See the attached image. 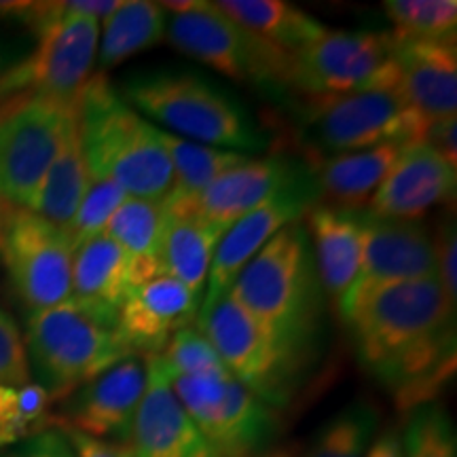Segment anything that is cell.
I'll use <instances>...</instances> for the list:
<instances>
[{"label":"cell","mask_w":457,"mask_h":457,"mask_svg":"<svg viewBox=\"0 0 457 457\" xmlns=\"http://www.w3.org/2000/svg\"><path fill=\"white\" fill-rule=\"evenodd\" d=\"M24 345L34 384L54 403L131 356L117 330L72 301L28 313Z\"/></svg>","instance_id":"cell-5"},{"label":"cell","mask_w":457,"mask_h":457,"mask_svg":"<svg viewBox=\"0 0 457 457\" xmlns=\"http://www.w3.org/2000/svg\"><path fill=\"white\" fill-rule=\"evenodd\" d=\"M129 195L123 191L117 182L111 179H91L87 193H85L81 205L71 225L72 248L77 250L89 239L98 237L104 233V228L114 214V210L121 205Z\"/></svg>","instance_id":"cell-36"},{"label":"cell","mask_w":457,"mask_h":457,"mask_svg":"<svg viewBox=\"0 0 457 457\" xmlns=\"http://www.w3.org/2000/svg\"><path fill=\"white\" fill-rule=\"evenodd\" d=\"M394 37L409 41H453L457 3L453 0H386Z\"/></svg>","instance_id":"cell-33"},{"label":"cell","mask_w":457,"mask_h":457,"mask_svg":"<svg viewBox=\"0 0 457 457\" xmlns=\"http://www.w3.org/2000/svg\"><path fill=\"white\" fill-rule=\"evenodd\" d=\"M163 145L168 148L171 171H174V182L162 202L163 214L168 216L193 214L197 199L202 197L205 188L227 170L248 159L242 153L197 145V142L179 138L170 131H163Z\"/></svg>","instance_id":"cell-26"},{"label":"cell","mask_w":457,"mask_h":457,"mask_svg":"<svg viewBox=\"0 0 457 457\" xmlns=\"http://www.w3.org/2000/svg\"><path fill=\"white\" fill-rule=\"evenodd\" d=\"M77 128L91 179H111L129 197L163 202L174 182L163 131L104 74H94L79 96Z\"/></svg>","instance_id":"cell-3"},{"label":"cell","mask_w":457,"mask_h":457,"mask_svg":"<svg viewBox=\"0 0 457 457\" xmlns=\"http://www.w3.org/2000/svg\"><path fill=\"white\" fill-rule=\"evenodd\" d=\"M228 296L301 356L318 360L327 296L303 220L284 227L244 267Z\"/></svg>","instance_id":"cell-2"},{"label":"cell","mask_w":457,"mask_h":457,"mask_svg":"<svg viewBox=\"0 0 457 457\" xmlns=\"http://www.w3.org/2000/svg\"><path fill=\"white\" fill-rule=\"evenodd\" d=\"M312 176L313 168L305 159L288 155L245 159L205 188L193 214L228 228L261 204L270 202L286 188L310 180Z\"/></svg>","instance_id":"cell-19"},{"label":"cell","mask_w":457,"mask_h":457,"mask_svg":"<svg viewBox=\"0 0 457 457\" xmlns=\"http://www.w3.org/2000/svg\"><path fill=\"white\" fill-rule=\"evenodd\" d=\"M303 222L310 233L324 296L337 312L362 265L369 214L364 210L318 204Z\"/></svg>","instance_id":"cell-21"},{"label":"cell","mask_w":457,"mask_h":457,"mask_svg":"<svg viewBox=\"0 0 457 457\" xmlns=\"http://www.w3.org/2000/svg\"><path fill=\"white\" fill-rule=\"evenodd\" d=\"M434 253H436V271L445 295L451 305H457V231L449 216L438 222L434 233Z\"/></svg>","instance_id":"cell-38"},{"label":"cell","mask_w":457,"mask_h":457,"mask_svg":"<svg viewBox=\"0 0 457 457\" xmlns=\"http://www.w3.org/2000/svg\"><path fill=\"white\" fill-rule=\"evenodd\" d=\"M367 457H403V436L396 426H387L384 432L375 434Z\"/></svg>","instance_id":"cell-42"},{"label":"cell","mask_w":457,"mask_h":457,"mask_svg":"<svg viewBox=\"0 0 457 457\" xmlns=\"http://www.w3.org/2000/svg\"><path fill=\"white\" fill-rule=\"evenodd\" d=\"M299 114L310 163L381 145H413L424 140L428 129L400 87L305 98Z\"/></svg>","instance_id":"cell-6"},{"label":"cell","mask_w":457,"mask_h":457,"mask_svg":"<svg viewBox=\"0 0 457 457\" xmlns=\"http://www.w3.org/2000/svg\"><path fill=\"white\" fill-rule=\"evenodd\" d=\"M162 202L128 197L114 210L104 236L123 250L134 270L136 286L159 276V242L163 231Z\"/></svg>","instance_id":"cell-30"},{"label":"cell","mask_w":457,"mask_h":457,"mask_svg":"<svg viewBox=\"0 0 457 457\" xmlns=\"http://www.w3.org/2000/svg\"><path fill=\"white\" fill-rule=\"evenodd\" d=\"M227 228L199 219L197 214H165L159 242V276L179 279L193 295L204 296L208 271Z\"/></svg>","instance_id":"cell-25"},{"label":"cell","mask_w":457,"mask_h":457,"mask_svg":"<svg viewBox=\"0 0 457 457\" xmlns=\"http://www.w3.org/2000/svg\"><path fill=\"white\" fill-rule=\"evenodd\" d=\"M146 360L148 384L128 447L134 457H219L170 386L162 358Z\"/></svg>","instance_id":"cell-20"},{"label":"cell","mask_w":457,"mask_h":457,"mask_svg":"<svg viewBox=\"0 0 457 457\" xmlns=\"http://www.w3.org/2000/svg\"><path fill=\"white\" fill-rule=\"evenodd\" d=\"M165 38L182 55L202 62L222 77L273 94L290 91L293 55L244 30L214 3L193 0L187 11L170 15Z\"/></svg>","instance_id":"cell-8"},{"label":"cell","mask_w":457,"mask_h":457,"mask_svg":"<svg viewBox=\"0 0 457 457\" xmlns=\"http://www.w3.org/2000/svg\"><path fill=\"white\" fill-rule=\"evenodd\" d=\"M457 121L455 117L443 119V121H434L428 125L424 140L426 145H430L434 151L441 153L451 165L457 168Z\"/></svg>","instance_id":"cell-41"},{"label":"cell","mask_w":457,"mask_h":457,"mask_svg":"<svg viewBox=\"0 0 457 457\" xmlns=\"http://www.w3.org/2000/svg\"><path fill=\"white\" fill-rule=\"evenodd\" d=\"M0 205H3V202H0Z\"/></svg>","instance_id":"cell-45"},{"label":"cell","mask_w":457,"mask_h":457,"mask_svg":"<svg viewBox=\"0 0 457 457\" xmlns=\"http://www.w3.org/2000/svg\"><path fill=\"white\" fill-rule=\"evenodd\" d=\"M0 457H77V453L64 432L57 426H49L47 430L34 434L28 441L3 451Z\"/></svg>","instance_id":"cell-39"},{"label":"cell","mask_w":457,"mask_h":457,"mask_svg":"<svg viewBox=\"0 0 457 457\" xmlns=\"http://www.w3.org/2000/svg\"><path fill=\"white\" fill-rule=\"evenodd\" d=\"M49 394L41 386H0V453L54 424Z\"/></svg>","instance_id":"cell-32"},{"label":"cell","mask_w":457,"mask_h":457,"mask_svg":"<svg viewBox=\"0 0 457 457\" xmlns=\"http://www.w3.org/2000/svg\"><path fill=\"white\" fill-rule=\"evenodd\" d=\"M24 335L17 327L15 318L0 305V386L30 384Z\"/></svg>","instance_id":"cell-37"},{"label":"cell","mask_w":457,"mask_h":457,"mask_svg":"<svg viewBox=\"0 0 457 457\" xmlns=\"http://www.w3.org/2000/svg\"><path fill=\"white\" fill-rule=\"evenodd\" d=\"M197 295L179 279L155 276L131 288L114 330L131 356H159L171 337L197 322Z\"/></svg>","instance_id":"cell-18"},{"label":"cell","mask_w":457,"mask_h":457,"mask_svg":"<svg viewBox=\"0 0 457 457\" xmlns=\"http://www.w3.org/2000/svg\"><path fill=\"white\" fill-rule=\"evenodd\" d=\"M148 384L146 360L129 356L62 400L54 424L111 443H129Z\"/></svg>","instance_id":"cell-16"},{"label":"cell","mask_w":457,"mask_h":457,"mask_svg":"<svg viewBox=\"0 0 457 457\" xmlns=\"http://www.w3.org/2000/svg\"><path fill=\"white\" fill-rule=\"evenodd\" d=\"M400 436L403 457H457L453 421L438 403H426L411 409Z\"/></svg>","instance_id":"cell-34"},{"label":"cell","mask_w":457,"mask_h":457,"mask_svg":"<svg viewBox=\"0 0 457 457\" xmlns=\"http://www.w3.org/2000/svg\"><path fill=\"white\" fill-rule=\"evenodd\" d=\"M51 426H57L62 432H64V436L68 438V443H71V447L74 449L77 457H134L128 445L123 443L100 441V438L87 436V434L62 424H51Z\"/></svg>","instance_id":"cell-40"},{"label":"cell","mask_w":457,"mask_h":457,"mask_svg":"<svg viewBox=\"0 0 457 457\" xmlns=\"http://www.w3.org/2000/svg\"><path fill=\"white\" fill-rule=\"evenodd\" d=\"M176 398L219 457H265L282 438V421L233 375H168Z\"/></svg>","instance_id":"cell-9"},{"label":"cell","mask_w":457,"mask_h":457,"mask_svg":"<svg viewBox=\"0 0 457 457\" xmlns=\"http://www.w3.org/2000/svg\"><path fill=\"white\" fill-rule=\"evenodd\" d=\"M350 327L360 367L404 411L432 403L455 370V307L438 278L387 286L364 299Z\"/></svg>","instance_id":"cell-1"},{"label":"cell","mask_w":457,"mask_h":457,"mask_svg":"<svg viewBox=\"0 0 457 457\" xmlns=\"http://www.w3.org/2000/svg\"><path fill=\"white\" fill-rule=\"evenodd\" d=\"M168 375L182 377H225L231 375L219 352L197 327L182 328L159 353Z\"/></svg>","instance_id":"cell-35"},{"label":"cell","mask_w":457,"mask_h":457,"mask_svg":"<svg viewBox=\"0 0 457 457\" xmlns=\"http://www.w3.org/2000/svg\"><path fill=\"white\" fill-rule=\"evenodd\" d=\"M28 26L37 34V47L24 60L28 94L62 106H77L98 62L100 21L77 13L74 0H66L32 3Z\"/></svg>","instance_id":"cell-10"},{"label":"cell","mask_w":457,"mask_h":457,"mask_svg":"<svg viewBox=\"0 0 457 457\" xmlns=\"http://www.w3.org/2000/svg\"><path fill=\"white\" fill-rule=\"evenodd\" d=\"M400 153L403 145H381L312 162L320 187V204L364 210Z\"/></svg>","instance_id":"cell-24"},{"label":"cell","mask_w":457,"mask_h":457,"mask_svg":"<svg viewBox=\"0 0 457 457\" xmlns=\"http://www.w3.org/2000/svg\"><path fill=\"white\" fill-rule=\"evenodd\" d=\"M91 174L85 162L81 138H79L77 112L68 123L60 151L51 162L47 174L38 187L34 202L28 210L38 214L57 228L71 231V225L87 193Z\"/></svg>","instance_id":"cell-27"},{"label":"cell","mask_w":457,"mask_h":457,"mask_svg":"<svg viewBox=\"0 0 457 457\" xmlns=\"http://www.w3.org/2000/svg\"><path fill=\"white\" fill-rule=\"evenodd\" d=\"M438 278L434 237L421 220H392L369 216L367 244L356 282L337 307L345 322L352 312L377 290L387 286Z\"/></svg>","instance_id":"cell-14"},{"label":"cell","mask_w":457,"mask_h":457,"mask_svg":"<svg viewBox=\"0 0 457 457\" xmlns=\"http://www.w3.org/2000/svg\"><path fill=\"white\" fill-rule=\"evenodd\" d=\"M168 17L170 13L162 7V3L128 0L119 4L100 32V71H111L129 57L162 43L165 28H168Z\"/></svg>","instance_id":"cell-29"},{"label":"cell","mask_w":457,"mask_h":457,"mask_svg":"<svg viewBox=\"0 0 457 457\" xmlns=\"http://www.w3.org/2000/svg\"><path fill=\"white\" fill-rule=\"evenodd\" d=\"M377 430L379 409L369 400H353L318 428L303 457H367Z\"/></svg>","instance_id":"cell-31"},{"label":"cell","mask_w":457,"mask_h":457,"mask_svg":"<svg viewBox=\"0 0 457 457\" xmlns=\"http://www.w3.org/2000/svg\"><path fill=\"white\" fill-rule=\"evenodd\" d=\"M134 286L129 259L104 233L74 250L71 301L89 316L117 327L119 312Z\"/></svg>","instance_id":"cell-23"},{"label":"cell","mask_w":457,"mask_h":457,"mask_svg":"<svg viewBox=\"0 0 457 457\" xmlns=\"http://www.w3.org/2000/svg\"><path fill=\"white\" fill-rule=\"evenodd\" d=\"M77 106L20 94L0 106V202L30 208Z\"/></svg>","instance_id":"cell-13"},{"label":"cell","mask_w":457,"mask_h":457,"mask_svg":"<svg viewBox=\"0 0 457 457\" xmlns=\"http://www.w3.org/2000/svg\"><path fill=\"white\" fill-rule=\"evenodd\" d=\"M119 94L142 117L170 128L179 138L242 155L270 146L244 102L202 72L148 68L129 74Z\"/></svg>","instance_id":"cell-4"},{"label":"cell","mask_w":457,"mask_h":457,"mask_svg":"<svg viewBox=\"0 0 457 457\" xmlns=\"http://www.w3.org/2000/svg\"><path fill=\"white\" fill-rule=\"evenodd\" d=\"M398 87L407 104L430 125L455 117L457 54L453 41H409L394 37Z\"/></svg>","instance_id":"cell-22"},{"label":"cell","mask_w":457,"mask_h":457,"mask_svg":"<svg viewBox=\"0 0 457 457\" xmlns=\"http://www.w3.org/2000/svg\"><path fill=\"white\" fill-rule=\"evenodd\" d=\"M28 57V51L20 49L17 45L0 38V79L4 77L9 71H13L17 64H21Z\"/></svg>","instance_id":"cell-43"},{"label":"cell","mask_w":457,"mask_h":457,"mask_svg":"<svg viewBox=\"0 0 457 457\" xmlns=\"http://www.w3.org/2000/svg\"><path fill=\"white\" fill-rule=\"evenodd\" d=\"M195 327L228 373L278 413L295 403L313 373L316 362L279 341L228 295L199 316Z\"/></svg>","instance_id":"cell-7"},{"label":"cell","mask_w":457,"mask_h":457,"mask_svg":"<svg viewBox=\"0 0 457 457\" xmlns=\"http://www.w3.org/2000/svg\"><path fill=\"white\" fill-rule=\"evenodd\" d=\"M265 457H296V455H295V451H293V449H286V447H278L276 451H273V453H270V455H265Z\"/></svg>","instance_id":"cell-44"},{"label":"cell","mask_w":457,"mask_h":457,"mask_svg":"<svg viewBox=\"0 0 457 457\" xmlns=\"http://www.w3.org/2000/svg\"><path fill=\"white\" fill-rule=\"evenodd\" d=\"M457 168L426 142L403 146L364 212L373 219L420 220L428 210L455 199Z\"/></svg>","instance_id":"cell-17"},{"label":"cell","mask_w":457,"mask_h":457,"mask_svg":"<svg viewBox=\"0 0 457 457\" xmlns=\"http://www.w3.org/2000/svg\"><path fill=\"white\" fill-rule=\"evenodd\" d=\"M72 239L32 210L0 205V262L28 312L71 301Z\"/></svg>","instance_id":"cell-12"},{"label":"cell","mask_w":457,"mask_h":457,"mask_svg":"<svg viewBox=\"0 0 457 457\" xmlns=\"http://www.w3.org/2000/svg\"><path fill=\"white\" fill-rule=\"evenodd\" d=\"M214 4L244 30L293 57L327 32L324 24L284 0H222Z\"/></svg>","instance_id":"cell-28"},{"label":"cell","mask_w":457,"mask_h":457,"mask_svg":"<svg viewBox=\"0 0 457 457\" xmlns=\"http://www.w3.org/2000/svg\"><path fill=\"white\" fill-rule=\"evenodd\" d=\"M318 204L320 187L316 171H313L310 180L286 188L276 197H271L270 202L261 204L253 212L233 222L214 250L208 282H205L208 290L204 295L202 310H199L197 318L212 310L220 299H225L233 282H236L244 267L261 253L262 245L270 242L278 231H282L284 227L305 219V214Z\"/></svg>","instance_id":"cell-15"},{"label":"cell","mask_w":457,"mask_h":457,"mask_svg":"<svg viewBox=\"0 0 457 457\" xmlns=\"http://www.w3.org/2000/svg\"><path fill=\"white\" fill-rule=\"evenodd\" d=\"M398 83L392 32L327 30L290 68V91L303 98L396 89Z\"/></svg>","instance_id":"cell-11"}]
</instances>
